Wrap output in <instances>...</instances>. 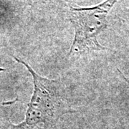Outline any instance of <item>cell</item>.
Instances as JSON below:
<instances>
[{
  "instance_id": "7a4b0ae2",
  "label": "cell",
  "mask_w": 129,
  "mask_h": 129,
  "mask_svg": "<svg viewBox=\"0 0 129 129\" xmlns=\"http://www.w3.org/2000/svg\"><path fill=\"white\" fill-rule=\"evenodd\" d=\"M118 1L106 0L90 7L70 6L68 19L73 25L75 37L69 56L106 50L98 37L108 27L107 16Z\"/></svg>"
},
{
  "instance_id": "277c9868",
  "label": "cell",
  "mask_w": 129,
  "mask_h": 129,
  "mask_svg": "<svg viewBox=\"0 0 129 129\" xmlns=\"http://www.w3.org/2000/svg\"><path fill=\"white\" fill-rule=\"evenodd\" d=\"M123 75V77L124 78V80H125V81H127V83H129V79L128 78H125L124 76H123V75Z\"/></svg>"
},
{
  "instance_id": "6da1fadb",
  "label": "cell",
  "mask_w": 129,
  "mask_h": 129,
  "mask_svg": "<svg viewBox=\"0 0 129 129\" xmlns=\"http://www.w3.org/2000/svg\"><path fill=\"white\" fill-rule=\"evenodd\" d=\"M23 64L32 75L34 91L28 104L25 119L18 125H11V129H54L65 114L75 112L68 88L60 80H50L37 74L26 62L13 57Z\"/></svg>"
},
{
  "instance_id": "3957f363",
  "label": "cell",
  "mask_w": 129,
  "mask_h": 129,
  "mask_svg": "<svg viewBox=\"0 0 129 129\" xmlns=\"http://www.w3.org/2000/svg\"><path fill=\"white\" fill-rule=\"evenodd\" d=\"M103 129H129V123H120L118 124H115L111 127H106Z\"/></svg>"
},
{
  "instance_id": "5b68a950",
  "label": "cell",
  "mask_w": 129,
  "mask_h": 129,
  "mask_svg": "<svg viewBox=\"0 0 129 129\" xmlns=\"http://www.w3.org/2000/svg\"><path fill=\"white\" fill-rule=\"evenodd\" d=\"M54 129H55V128H54Z\"/></svg>"
}]
</instances>
